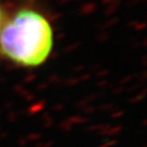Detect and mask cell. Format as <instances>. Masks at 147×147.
<instances>
[{
	"label": "cell",
	"mask_w": 147,
	"mask_h": 147,
	"mask_svg": "<svg viewBox=\"0 0 147 147\" xmlns=\"http://www.w3.org/2000/svg\"><path fill=\"white\" fill-rule=\"evenodd\" d=\"M53 45L52 28L36 10L21 9L0 30V51L24 67H37L49 56Z\"/></svg>",
	"instance_id": "obj_1"
},
{
	"label": "cell",
	"mask_w": 147,
	"mask_h": 147,
	"mask_svg": "<svg viewBox=\"0 0 147 147\" xmlns=\"http://www.w3.org/2000/svg\"><path fill=\"white\" fill-rule=\"evenodd\" d=\"M2 28V11H1V8H0V30Z\"/></svg>",
	"instance_id": "obj_2"
}]
</instances>
